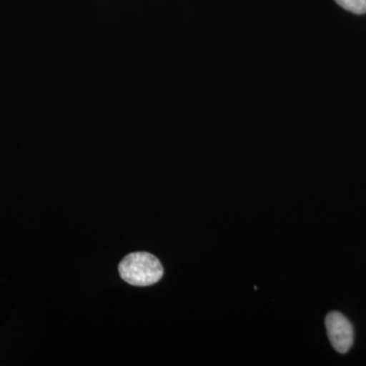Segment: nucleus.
Masks as SVG:
<instances>
[{
    "instance_id": "obj_1",
    "label": "nucleus",
    "mask_w": 366,
    "mask_h": 366,
    "mask_svg": "<svg viewBox=\"0 0 366 366\" xmlns=\"http://www.w3.org/2000/svg\"><path fill=\"white\" fill-rule=\"evenodd\" d=\"M162 264L149 252H132L119 264V274L122 280L132 286L146 287L162 279Z\"/></svg>"
},
{
    "instance_id": "obj_2",
    "label": "nucleus",
    "mask_w": 366,
    "mask_h": 366,
    "mask_svg": "<svg viewBox=\"0 0 366 366\" xmlns=\"http://www.w3.org/2000/svg\"><path fill=\"white\" fill-rule=\"evenodd\" d=\"M326 327L330 342L339 353H347L353 344V327L348 319L338 312L327 315Z\"/></svg>"
},
{
    "instance_id": "obj_3",
    "label": "nucleus",
    "mask_w": 366,
    "mask_h": 366,
    "mask_svg": "<svg viewBox=\"0 0 366 366\" xmlns=\"http://www.w3.org/2000/svg\"><path fill=\"white\" fill-rule=\"evenodd\" d=\"M335 1L350 13L366 14V0H335Z\"/></svg>"
}]
</instances>
